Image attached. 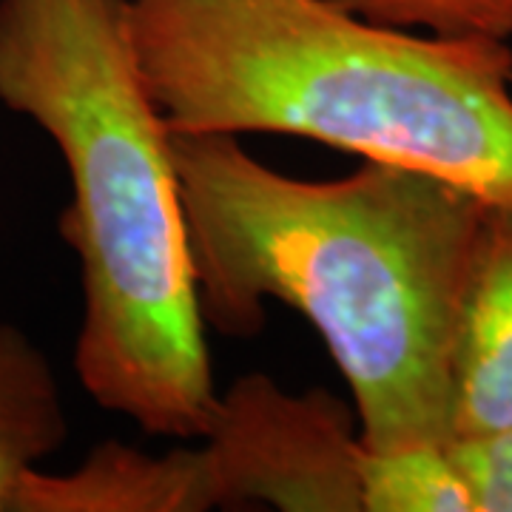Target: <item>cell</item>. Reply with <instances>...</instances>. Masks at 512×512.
Wrapping results in <instances>:
<instances>
[{"label": "cell", "instance_id": "7", "mask_svg": "<svg viewBox=\"0 0 512 512\" xmlns=\"http://www.w3.org/2000/svg\"><path fill=\"white\" fill-rule=\"evenodd\" d=\"M69 439L55 367L29 333L0 322V512H15L26 476Z\"/></svg>", "mask_w": 512, "mask_h": 512}, {"label": "cell", "instance_id": "8", "mask_svg": "<svg viewBox=\"0 0 512 512\" xmlns=\"http://www.w3.org/2000/svg\"><path fill=\"white\" fill-rule=\"evenodd\" d=\"M359 490L362 512H478L450 439L362 444Z\"/></svg>", "mask_w": 512, "mask_h": 512}, {"label": "cell", "instance_id": "3", "mask_svg": "<svg viewBox=\"0 0 512 512\" xmlns=\"http://www.w3.org/2000/svg\"><path fill=\"white\" fill-rule=\"evenodd\" d=\"M171 134H282L512 200V46L359 18L333 0H126Z\"/></svg>", "mask_w": 512, "mask_h": 512}, {"label": "cell", "instance_id": "5", "mask_svg": "<svg viewBox=\"0 0 512 512\" xmlns=\"http://www.w3.org/2000/svg\"><path fill=\"white\" fill-rule=\"evenodd\" d=\"M512 427V200L490 202L461 302L450 439Z\"/></svg>", "mask_w": 512, "mask_h": 512}, {"label": "cell", "instance_id": "1", "mask_svg": "<svg viewBox=\"0 0 512 512\" xmlns=\"http://www.w3.org/2000/svg\"><path fill=\"white\" fill-rule=\"evenodd\" d=\"M205 325L254 336L302 313L350 390L362 444L450 439L453 353L490 202L433 171L362 160L299 180L234 134H171Z\"/></svg>", "mask_w": 512, "mask_h": 512}, {"label": "cell", "instance_id": "9", "mask_svg": "<svg viewBox=\"0 0 512 512\" xmlns=\"http://www.w3.org/2000/svg\"><path fill=\"white\" fill-rule=\"evenodd\" d=\"M379 26L436 37L512 40V0H333Z\"/></svg>", "mask_w": 512, "mask_h": 512}, {"label": "cell", "instance_id": "4", "mask_svg": "<svg viewBox=\"0 0 512 512\" xmlns=\"http://www.w3.org/2000/svg\"><path fill=\"white\" fill-rule=\"evenodd\" d=\"M200 447L217 510L362 512L359 419L325 387L245 373L217 393Z\"/></svg>", "mask_w": 512, "mask_h": 512}, {"label": "cell", "instance_id": "6", "mask_svg": "<svg viewBox=\"0 0 512 512\" xmlns=\"http://www.w3.org/2000/svg\"><path fill=\"white\" fill-rule=\"evenodd\" d=\"M217 510L202 447L146 453L103 441L69 473L32 470L15 512H205Z\"/></svg>", "mask_w": 512, "mask_h": 512}, {"label": "cell", "instance_id": "10", "mask_svg": "<svg viewBox=\"0 0 512 512\" xmlns=\"http://www.w3.org/2000/svg\"><path fill=\"white\" fill-rule=\"evenodd\" d=\"M478 512H512V427L450 439Z\"/></svg>", "mask_w": 512, "mask_h": 512}, {"label": "cell", "instance_id": "2", "mask_svg": "<svg viewBox=\"0 0 512 512\" xmlns=\"http://www.w3.org/2000/svg\"><path fill=\"white\" fill-rule=\"evenodd\" d=\"M0 106L35 123L69 174L57 231L80 271V387L154 439L200 441L217 387L174 137L126 0H0Z\"/></svg>", "mask_w": 512, "mask_h": 512}]
</instances>
